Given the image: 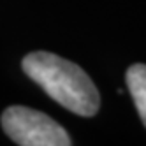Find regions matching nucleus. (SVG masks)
I'll return each mask as SVG.
<instances>
[{"label":"nucleus","mask_w":146,"mask_h":146,"mask_svg":"<svg viewBox=\"0 0 146 146\" xmlns=\"http://www.w3.org/2000/svg\"><path fill=\"white\" fill-rule=\"evenodd\" d=\"M127 86L146 127V65L135 64L127 70Z\"/></svg>","instance_id":"7ed1b4c3"},{"label":"nucleus","mask_w":146,"mask_h":146,"mask_svg":"<svg viewBox=\"0 0 146 146\" xmlns=\"http://www.w3.org/2000/svg\"><path fill=\"white\" fill-rule=\"evenodd\" d=\"M2 127L21 146H70L65 129L48 114L25 106H13L2 113Z\"/></svg>","instance_id":"f03ea898"},{"label":"nucleus","mask_w":146,"mask_h":146,"mask_svg":"<svg viewBox=\"0 0 146 146\" xmlns=\"http://www.w3.org/2000/svg\"><path fill=\"white\" fill-rule=\"evenodd\" d=\"M21 65L25 74L65 109L81 116H93L99 111V92L79 65L48 51L27 55Z\"/></svg>","instance_id":"f257e3e1"}]
</instances>
